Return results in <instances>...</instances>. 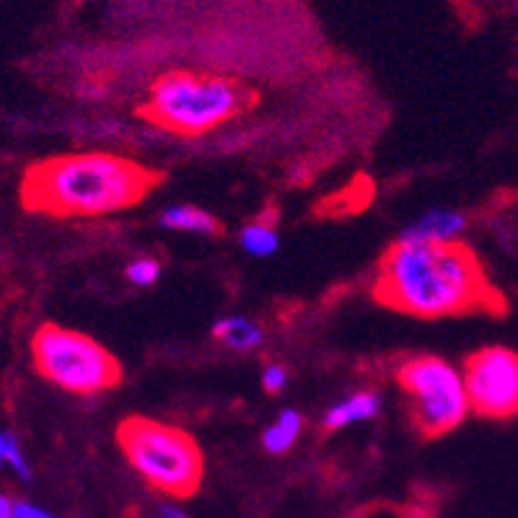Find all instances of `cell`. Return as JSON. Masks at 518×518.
Listing matches in <instances>:
<instances>
[{
    "instance_id": "1",
    "label": "cell",
    "mask_w": 518,
    "mask_h": 518,
    "mask_svg": "<svg viewBox=\"0 0 518 518\" xmlns=\"http://www.w3.org/2000/svg\"><path fill=\"white\" fill-rule=\"evenodd\" d=\"M376 301L417 319L508 311L506 296L490 283L480 257L462 244L397 241L384 254L373 283Z\"/></svg>"
},
{
    "instance_id": "2",
    "label": "cell",
    "mask_w": 518,
    "mask_h": 518,
    "mask_svg": "<svg viewBox=\"0 0 518 518\" xmlns=\"http://www.w3.org/2000/svg\"><path fill=\"white\" fill-rule=\"evenodd\" d=\"M161 184V174L112 153H73L29 166L21 200L32 213L55 218H91L143 203Z\"/></svg>"
},
{
    "instance_id": "3",
    "label": "cell",
    "mask_w": 518,
    "mask_h": 518,
    "mask_svg": "<svg viewBox=\"0 0 518 518\" xmlns=\"http://www.w3.org/2000/svg\"><path fill=\"white\" fill-rule=\"evenodd\" d=\"M257 102V91L234 78L177 70L153 83L146 104H140L138 112L166 133L192 138L226 125L257 107Z\"/></svg>"
},
{
    "instance_id": "4",
    "label": "cell",
    "mask_w": 518,
    "mask_h": 518,
    "mask_svg": "<svg viewBox=\"0 0 518 518\" xmlns=\"http://www.w3.org/2000/svg\"><path fill=\"white\" fill-rule=\"evenodd\" d=\"M117 443L140 477L161 493L190 498L203 482V451L182 428L148 417H127L117 428Z\"/></svg>"
},
{
    "instance_id": "5",
    "label": "cell",
    "mask_w": 518,
    "mask_h": 518,
    "mask_svg": "<svg viewBox=\"0 0 518 518\" xmlns=\"http://www.w3.org/2000/svg\"><path fill=\"white\" fill-rule=\"evenodd\" d=\"M32 358L37 371L55 386L73 394H99L120 384V361L91 337L45 324L32 340Z\"/></svg>"
},
{
    "instance_id": "6",
    "label": "cell",
    "mask_w": 518,
    "mask_h": 518,
    "mask_svg": "<svg viewBox=\"0 0 518 518\" xmlns=\"http://www.w3.org/2000/svg\"><path fill=\"white\" fill-rule=\"evenodd\" d=\"M397 384L410 399V415L423 438H441L464 423L469 412L464 376L436 355L410 358L397 368Z\"/></svg>"
},
{
    "instance_id": "7",
    "label": "cell",
    "mask_w": 518,
    "mask_h": 518,
    "mask_svg": "<svg viewBox=\"0 0 518 518\" xmlns=\"http://www.w3.org/2000/svg\"><path fill=\"white\" fill-rule=\"evenodd\" d=\"M469 410L490 420L518 415V353L508 348H482L464 363Z\"/></svg>"
},
{
    "instance_id": "8",
    "label": "cell",
    "mask_w": 518,
    "mask_h": 518,
    "mask_svg": "<svg viewBox=\"0 0 518 518\" xmlns=\"http://www.w3.org/2000/svg\"><path fill=\"white\" fill-rule=\"evenodd\" d=\"M467 218L456 210H428L420 215L405 234L402 241H417V244H449L464 234Z\"/></svg>"
},
{
    "instance_id": "9",
    "label": "cell",
    "mask_w": 518,
    "mask_h": 518,
    "mask_svg": "<svg viewBox=\"0 0 518 518\" xmlns=\"http://www.w3.org/2000/svg\"><path fill=\"white\" fill-rule=\"evenodd\" d=\"M381 410V397L371 389H363V392L353 394V397L342 399L335 407H329L327 415H324L322 425L324 430H340L348 428L353 423H363V420H371V417L379 415Z\"/></svg>"
},
{
    "instance_id": "10",
    "label": "cell",
    "mask_w": 518,
    "mask_h": 518,
    "mask_svg": "<svg viewBox=\"0 0 518 518\" xmlns=\"http://www.w3.org/2000/svg\"><path fill=\"white\" fill-rule=\"evenodd\" d=\"M158 223L171 231H192V234L218 236L223 234V223L210 215L208 210L195 208V205H171L161 213Z\"/></svg>"
},
{
    "instance_id": "11",
    "label": "cell",
    "mask_w": 518,
    "mask_h": 518,
    "mask_svg": "<svg viewBox=\"0 0 518 518\" xmlns=\"http://www.w3.org/2000/svg\"><path fill=\"white\" fill-rule=\"evenodd\" d=\"M213 337L231 350H254L262 345L265 332L247 316H226L221 322H215Z\"/></svg>"
},
{
    "instance_id": "12",
    "label": "cell",
    "mask_w": 518,
    "mask_h": 518,
    "mask_svg": "<svg viewBox=\"0 0 518 518\" xmlns=\"http://www.w3.org/2000/svg\"><path fill=\"white\" fill-rule=\"evenodd\" d=\"M301 428H304V417L298 415L296 410H283L275 417V423L265 430L262 446H265L270 454H285V451H291L293 443L298 441Z\"/></svg>"
},
{
    "instance_id": "13",
    "label": "cell",
    "mask_w": 518,
    "mask_h": 518,
    "mask_svg": "<svg viewBox=\"0 0 518 518\" xmlns=\"http://www.w3.org/2000/svg\"><path fill=\"white\" fill-rule=\"evenodd\" d=\"M280 236L275 231V221L270 218H257L241 231V249L252 257H270L278 252Z\"/></svg>"
},
{
    "instance_id": "14",
    "label": "cell",
    "mask_w": 518,
    "mask_h": 518,
    "mask_svg": "<svg viewBox=\"0 0 518 518\" xmlns=\"http://www.w3.org/2000/svg\"><path fill=\"white\" fill-rule=\"evenodd\" d=\"M0 467H11L21 482H32V469L26 464L19 438L11 430H0Z\"/></svg>"
},
{
    "instance_id": "15",
    "label": "cell",
    "mask_w": 518,
    "mask_h": 518,
    "mask_svg": "<svg viewBox=\"0 0 518 518\" xmlns=\"http://www.w3.org/2000/svg\"><path fill=\"white\" fill-rule=\"evenodd\" d=\"M161 278V262L153 257H140L133 259L130 265H127V280L135 285H153L156 280Z\"/></svg>"
},
{
    "instance_id": "16",
    "label": "cell",
    "mask_w": 518,
    "mask_h": 518,
    "mask_svg": "<svg viewBox=\"0 0 518 518\" xmlns=\"http://www.w3.org/2000/svg\"><path fill=\"white\" fill-rule=\"evenodd\" d=\"M285 384H288V371L283 366H278V363H272V366H267L262 371V386H265L267 394H280L285 389Z\"/></svg>"
},
{
    "instance_id": "17",
    "label": "cell",
    "mask_w": 518,
    "mask_h": 518,
    "mask_svg": "<svg viewBox=\"0 0 518 518\" xmlns=\"http://www.w3.org/2000/svg\"><path fill=\"white\" fill-rule=\"evenodd\" d=\"M13 518H55L50 511H45L37 503L29 500H13Z\"/></svg>"
},
{
    "instance_id": "18",
    "label": "cell",
    "mask_w": 518,
    "mask_h": 518,
    "mask_svg": "<svg viewBox=\"0 0 518 518\" xmlns=\"http://www.w3.org/2000/svg\"><path fill=\"white\" fill-rule=\"evenodd\" d=\"M158 513H161L164 518H187V513L179 511V508L171 506V503H161V506H158Z\"/></svg>"
},
{
    "instance_id": "19",
    "label": "cell",
    "mask_w": 518,
    "mask_h": 518,
    "mask_svg": "<svg viewBox=\"0 0 518 518\" xmlns=\"http://www.w3.org/2000/svg\"><path fill=\"white\" fill-rule=\"evenodd\" d=\"M0 518H13V500L0 495Z\"/></svg>"
},
{
    "instance_id": "20",
    "label": "cell",
    "mask_w": 518,
    "mask_h": 518,
    "mask_svg": "<svg viewBox=\"0 0 518 518\" xmlns=\"http://www.w3.org/2000/svg\"><path fill=\"white\" fill-rule=\"evenodd\" d=\"M133 518H140V516H133Z\"/></svg>"
}]
</instances>
